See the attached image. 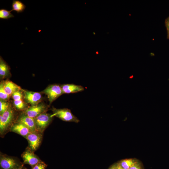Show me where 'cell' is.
<instances>
[{
	"mask_svg": "<svg viewBox=\"0 0 169 169\" xmlns=\"http://www.w3.org/2000/svg\"><path fill=\"white\" fill-rule=\"evenodd\" d=\"M15 112L11 105L2 115H0V135L3 137L9 131L15 121Z\"/></svg>",
	"mask_w": 169,
	"mask_h": 169,
	"instance_id": "cell-1",
	"label": "cell"
},
{
	"mask_svg": "<svg viewBox=\"0 0 169 169\" xmlns=\"http://www.w3.org/2000/svg\"><path fill=\"white\" fill-rule=\"evenodd\" d=\"M24 164L16 158L0 154V166L1 169H16L23 166Z\"/></svg>",
	"mask_w": 169,
	"mask_h": 169,
	"instance_id": "cell-2",
	"label": "cell"
},
{
	"mask_svg": "<svg viewBox=\"0 0 169 169\" xmlns=\"http://www.w3.org/2000/svg\"><path fill=\"white\" fill-rule=\"evenodd\" d=\"M53 114L52 117L54 116L59 118L65 121L73 122L78 123L79 120L71 112L70 110L67 108L56 109L53 107L51 109Z\"/></svg>",
	"mask_w": 169,
	"mask_h": 169,
	"instance_id": "cell-3",
	"label": "cell"
},
{
	"mask_svg": "<svg viewBox=\"0 0 169 169\" xmlns=\"http://www.w3.org/2000/svg\"><path fill=\"white\" fill-rule=\"evenodd\" d=\"M53 117L52 115L45 112L34 118L36 130L43 133L51 122Z\"/></svg>",
	"mask_w": 169,
	"mask_h": 169,
	"instance_id": "cell-4",
	"label": "cell"
},
{
	"mask_svg": "<svg viewBox=\"0 0 169 169\" xmlns=\"http://www.w3.org/2000/svg\"><path fill=\"white\" fill-rule=\"evenodd\" d=\"M42 92L47 95L49 105L59 96L63 94L61 86L57 84L49 85Z\"/></svg>",
	"mask_w": 169,
	"mask_h": 169,
	"instance_id": "cell-5",
	"label": "cell"
},
{
	"mask_svg": "<svg viewBox=\"0 0 169 169\" xmlns=\"http://www.w3.org/2000/svg\"><path fill=\"white\" fill-rule=\"evenodd\" d=\"M42 133L38 131L31 132L26 139L28 143V148L33 151H36L40 146L42 140Z\"/></svg>",
	"mask_w": 169,
	"mask_h": 169,
	"instance_id": "cell-6",
	"label": "cell"
},
{
	"mask_svg": "<svg viewBox=\"0 0 169 169\" xmlns=\"http://www.w3.org/2000/svg\"><path fill=\"white\" fill-rule=\"evenodd\" d=\"M47 110V107L45 105L39 103L36 105L28 107L23 113L28 116L34 118L46 112Z\"/></svg>",
	"mask_w": 169,
	"mask_h": 169,
	"instance_id": "cell-7",
	"label": "cell"
},
{
	"mask_svg": "<svg viewBox=\"0 0 169 169\" xmlns=\"http://www.w3.org/2000/svg\"><path fill=\"white\" fill-rule=\"evenodd\" d=\"M21 156L23 164H28L32 168L42 161L28 147L23 153Z\"/></svg>",
	"mask_w": 169,
	"mask_h": 169,
	"instance_id": "cell-8",
	"label": "cell"
},
{
	"mask_svg": "<svg viewBox=\"0 0 169 169\" xmlns=\"http://www.w3.org/2000/svg\"><path fill=\"white\" fill-rule=\"evenodd\" d=\"M24 92V99L25 102L34 106L40 103L42 100V95L39 92L23 90Z\"/></svg>",
	"mask_w": 169,
	"mask_h": 169,
	"instance_id": "cell-9",
	"label": "cell"
},
{
	"mask_svg": "<svg viewBox=\"0 0 169 169\" xmlns=\"http://www.w3.org/2000/svg\"><path fill=\"white\" fill-rule=\"evenodd\" d=\"M15 122L23 124L32 132L37 131L36 128L34 118L28 116L23 112L17 118Z\"/></svg>",
	"mask_w": 169,
	"mask_h": 169,
	"instance_id": "cell-10",
	"label": "cell"
},
{
	"mask_svg": "<svg viewBox=\"0 0 169 169\" xmlns=\"http://www.w3.org/2000/svg\"><path fill=\"white\" fill-rule=\"evenodd\" d=\"M10 131L17 133L26 139L27 136L32 132L26 126L20 123L15 122L11 126Z\"/></svg>",
	"mask_w": 169,
	"mask_h": 169,
	"instance_id": "cell-11",
	"label": "cell"
},
{
	"mask_svg": "<svg viewBox=\"0 0 169 169\" xmlns=\"http://www.w3.org/2000/svg\"><path fill=\"white\" fill-rule=\"evenodd\" d=\"M2 81L5 91L10 96L15 92L22 90L20 86L11 81L6 80Z\"/></svg>",
	"mask_w": 169,
	"mask_h": 169,
	"instance_id": "cell-12",
	"label": "cell"
},
{
	"mask_svg": "<svg viewBox=\"0 0 169 169\" xmlns=\"http://www.w3.org/2000/svg\"><path fill=\"white\" fill-rule=\"evenodd\" d=\"M63 94L76 93L84 90V87L74 84H66L61 85Z\"/></svg>",
	"mask_w": 169,
	"mask_h": 169,
	"instance_id": "cell-13",
	"label": "cell"
},
{
	"mask_svg": "<svg viewBox=\"0 0 169 169\" xmlns=\"http://www.w3.org/2000/svg\"><path fill=\"white\" fill-rule=\"evenodd\" d=\"M10 74V67L6 62L0 57V76L1 78H3Z\"/></svg>",
	"mask_w": 169,
	"mask_h": 169,
	"instance_id": "cell-14",
	"label": "cell"
},
{
	"mask_svg": "<svg viewBox=\"0 0 169 169\" xmlns=\"http://www.w3.org/2000/svg\"><path fill=\"white\" fill-rule=\"evenodd\" d=\"M135 158H129L122 160L117 163L119 166L123 169H129L137 161Z\"/></svg>",
	"mask_w": 169,
	"mask_h": 169,
	"instance_id": "cell-15",
	"label": "cell"
},
{
	"mask_svg": "<svg viewBox=\"0 0 169 169\" xmlns=\"http://www.w3.org/2000/svg\"><path fill=\"white\" fill-rule=\"evenodd\" d=\"M12 11H15L18 13L24 11L26 8V6L20 0H13L12 4Z\"/></svg>",
	"mask_w": 169,
	"mask_h": 169,
	"instance_id": "cell-16",
	"label": "cell"
},
{
	"mask_svg": "<svg viewBox=\"0 0 169 169\" xmlns=\"http://www.w3.org/2000/svg\"><path fill=\"white\" fill-rule=\"evenodd\" d=\"M11 10L8 11L7 9L2 8L0 9V18L4 19L14 17V16L11 12Z\"/></svg>",
	"mask_w": 169,
	"mask_h": 169,
	"instance_id": "cell-17",
	"label": "cell"
},
{
	"mask_svg": "<svg viewBox=\"0 0 169 169\" xmlns=\"http://www.w3.org/2000/svg\"><path fill=\"white\" fill-rule=\"evenodd\" d=\"M13 104L16 109L18 110H24L27 108L23 100H14Z\"/></svg>",
	"mask_w": 169,
	"mask_h": 169,
	"instance_id": "cell-18",
	"label": "cell"
},
{
	"mask_svg": "<svg viewBox=\"0 0 169 169\" xmlns=\"http://www.w3.org/2000/svg\"><path fill=\"white\" fill-rule=\"evenodd\" d=\"M10 97L5 91L3 88L2 81H1L0 84V100L7 101L9 99Z\"/></svg>",
	"mask_w": 169,
	"mask_h": 169,
	"instance_id": "cell-19",
	"label": "cell"
},
{
	"mask_svg": "<svg viewBox=\"0 0 169 169\" xmlns=\"http://www.w3.org/2000/svg\"><path fill=\"white\" fill-rule=\"evenodd\" d=\"M9 106V103L6 101L0 100V115L3 114Z\"/></svg>",
	"mask_w": 169,
	"mask_h": 169,
	"instance_id": "cell-20",
	"label": "cell"
},
{
	"mask_svg": "<svg viewBox=\"0 0 169 169\" xmlns=\"http://www.w3.org/2000/svg\"><path fill=\"white\" fill-rule=\"evenodd\" d=\"M12 96L14 100H23V97L21 90L15 92L12 94Z\"/></svg>",
	"mask_w": 169,
	"mask_h": 169,
	"instance_id": "cell-21",
	"label": "cell"
},
{
	"mask_svg": "<svg viewBox=\"0 0 169 169\" xmlns=\"http://www.w3.org/2000/svg\"><path fill=\"white\" fill-rule=\"evenodd\" d=\"M47 166V165L42 161L32 168V169H45Z\"/></svg>",
	"mask_w": 169,
	"mask_h": 169,
	"instance_id": "cell-22",
	"label": "cell"
},
{
	"mask_svg": "<svg viewBox=\"0 0 169 169\" xmlns=\"http://www.w3.org/2000/svg\"><path fill=\"white\" fill-rule=\"evenodd\" d=\"M129 169H143V165L142 163L138 160Z\"/></svg>",
	"mask_w": 169,
	"mask_h": 169,
	"instance_id": "cell-23",
	"label": "cell"
},
{
	"mask_svg": "<svg viewBox=\"0 0 169 169\" xmlns=\"http://www.w3.org/2000/svg\"><path fill=\"white\" fill-rule=\"evenodd\" d=\"M165 24L167 31V38L169 39V16L165 20Z\"/></svg>",
	"mask_w": 169,
	"mask_h": 169,
	"instance_id": "cell-24",
	"label": "cell"
},
{
	"mask_svg": "<svg viewBox=\"0 0 169 169\" xmlns=\"http://www.w3.org/2000/svg\"><path fill=\"white\" fill-rule=\"evenodd\" d=\"M108 169H119V166L117 163L113 164Z\"/></svg>",
	"mask_w": 169,
	"mask_h": 169,
	"instance_id": "cell-25",
	"label": "cell"
},
{
	"mask_svg": "<svg viewBox=\"0 0 169 169\" xmlns=\"http://www.w3.org/2000/svg\"><path fill=\"white\" fill-rule=\"evenodd\" d=\"M26 169L23 166L18 168H17V169Z\"/></svg>",
	"mask_w": 169,
	"mask_h": 169,
	"instance_id": "cell-26",
	"label": "cell"
},
{
	"mask_svg": "<svg viewBox=\"0 0 169 169\" xmlns=\"http://www.w3.org/2000/svg\"><path fill=\"white\" fill-rule=\"evenodd\" d=\"M119 169H123L121 168L119 166Z\"/></svg>",
	"mask_w": 169,
	"mask_h": 169,
	"instance_id": "cell-27",
	"label": "cell"
}]
</instances>
